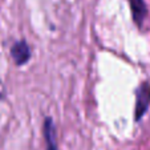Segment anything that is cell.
Listing matches in <instances>:
<instances>
[{"label": "cell", "instance_id": "cell-1", "mask_svg": "<svg viewBox=\"0 0 150 150\" xmlns=\"http://www.w3.org/2000/svg\"><path fill=\"white\" fill-rule=\"evenodd\" d=\"M150 105V81H144L136 91V105H134V120L141 121Z\"/></svg>", "mask_w": 150, "mask_h": 150}, {"label": "cell", "instance_id": "cell-4", "mask_svg": "<svg viewBox=\"0 0 150 150\" xmlns=\"http://www.w3.org/2000/svg\"><path fill=\"white\" fill-rule=\"evenodd\" d=\"M129 4H130L132 17H133L134 23H136L137 27L141 28L147 15L146 3H145V0H129Z\"/></svg>", "mask_w": 150, "mask_h": 150}, {"label": "cell", "instance_id": "cell-2", "mask_svg": "<svg viewBox=\"0 0 150 150\" xmlns=\"http://www.w3.org/2000/svg\"><path fill=\"white\" fill-rule=\"evenodd\" d=\"M11 56L13 59L15 64L19 67L24 65V64H27L29 61V59H31V48H29L25 40L16 41L11 47Z\"/></svg>", "mask_w": 150, "mask_h": 150}, {"label": "cell", "instance_id": "cell-3", "mask_svg": "<svg viewBox=\"0 0 150 150\" xmlns=\"http://www.w3.org/2000/svg\"><path fill=\"white\" fill-rule=\"evenodd\" d=\"M42 134L45 139L47 150H57V137H56V127L52 117H45L42 124Z\"/></svg>", "mask_w": 150, "mask_h": 150}]
</instances>
